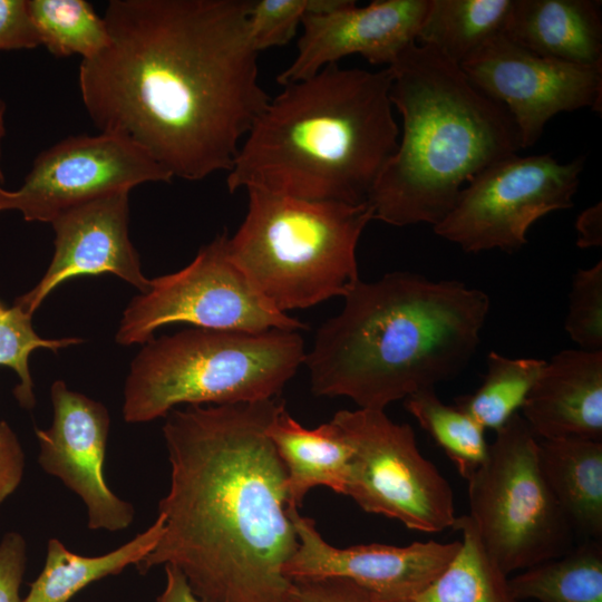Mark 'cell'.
Wrapping results in <instances>:
<instances>
[{
  "label": "cell",
  "mask_w": 602,
  "mask_h": 602,
  "mask_svg": "<svg viewBox=\"0 0 602 602\" xmlns=\"http://www.w3.org/2000/svg\"><path fill=\"white\" fill-rule=\"evenodd\" d=\"M129 191L100 196L69 207L50 224L55 252L39 282L18 297L14 304L33 315L61 283L81 275L114 274L137 288L151 285L129 233Z\"/></svg>",
  "instance_id": "cell-16"
},
{
  "label": "cell",
  "mask_w": 602,
  "mask_h": 602,
  "mask_svg": "<svg viewBox=\"0 0 602 602\" xmlns=\"http://www.w3.org/2000/svg\"><path fill=\"white\" fill-rule=\"evenodd\" d=\"M40 45L28 0H0V51L33 49Z\"/></svg>",
  "instance_id": "cell-33"
},
{
  "label": "cell",
  "mask_w": 602,
  "mask_h": 602,
  "mask_svg": "<svg viewBox=\"0 0 602 602\" xmlns=\"http://www.w3.org/2000/svg\"><path fill=\"white\" fill-rule=\"evenodd\" d=\"M166 582L156 602H206L192 590L185 575L174 565H165Z\"/></svg>",
  "instance_id": "cell-36"
},
{
  "label": "cell",
  "mask_w": 602,
  "mask_h": 602,
  "mask_svg": "<svg viewBox=\"0 0 602 602\" xmlns=\"http://www.w3.org/2000/svg\"><path fill=\"white\" fill-rule=\"evenodd\" d=\"M250 0H111L108 43L79 89L101 133L127 138L173 177L230 171L266 107L247 33Z\"/></svg>",
  "instance_id": "cell-1"
},
{
  "label": "cell",
  "mask_w": 602,
  "mask_h": 602,
  "mask_svg": "<svg viewBox=\"0 0 602 602\" xmlns=\"http://www.w3.org/2000/svg\"><path fill=\"white\" fill-rule=\"evenodd\" d=\"M480 387L456 398V407L484 429L498 430L521 409L545 360L509 358L491 351Z\"/></svg>",
  "instance_id": "cell-26"
},
{
  "label": "cell",
  "mask_w": 602,
  "mask_h": 602,
  "mask_svg": "<svg viewBox=\"0 0 602 602\" xmlns=\"http://www.w3.org/2000/svg\"><path fill=\"white\" fill-rule=\"evenodd\" d=\"M26 456L18 436L6 420H0V506L22 482Z\"/></svg>",
  "instance_id": "cell-35"
},
{
  "label": "cell",
  "mask_w": 602,
  "mask_h": 602,
  "mask_svg": "<svg viewBox=\"0 0 602 602\" xmlns=\"http://www.w3.org/2000/svg\"><path fill=\"white\" fill-rule=\"evenodd\" d=\"M226 231L203 245L182 270L151 280L125 308L115 336L120 346L144 344L167 324L260 333L307 326L270 305L231 256Z\"/></svg>",
  "instance_id": "cell-9"
},
{
  "label": "cell",
  "mask_w": 602,
  "mask_h": 602,
  "mask_svg": "<svg viewBox=\"0 0 602 602\" xmlns=\"http://www.w3.org/2000/svg\"><path fill=\"white\" fill-rule=\"evenodd\" d=\"M163 530V518L157 515L146 531L98 556L76 554L58 538H50L43 569L30 584L22 602H69L90 583L119 574L128 565H136L156 546Z\"/></svg>",
  "instance_id": "cell-22"
},
{
  "label": "cell",
  "mask_w": 602,
  "mask_h": 602,
  "mask_svg": "<svg viewBox=\"0 0 602 602\" xmlns=\"http://www.w3.org/2000/svg\"><path fill=\"white\" fill-rule=\"evenodd\" d=\"M517 601L602 602V541L583 540L565 554L508 579Z\"/></svg>",
  "instance_id": "cell-24"
},
{
  "label": "cell",
  "mask_w": 602,
  "mask_h": 602,
  "mask_svg": "<svg viewBox=\"0 0 602 602\" xmlns=\"http://www.w3.org/2000/svg\"><path fill=\"white\" fill-rule=\"evenodd\" d=\"M172 178L148 153L123 136H69L36 157L20 187L0 186V212L14 211L28 222L50 223L75 205Z\"/></svg>",
  "instance_id": "cell-12"
},
{
  "label": "cell",
  "mask_w": 602,
  "mask_h": 602,
  "mask_svg": "<svg viewBox=\"0 0 602 602\" xmlns=\"http://www.w3.org/2000/svg\"><path fill=\"white\" fill-rule=\"evenodd\" d=\"M28 7L40 43L56 57L88 59L108 43L104 18L85 0H28Z\"/></svg>",
  "instance_id": "cell-28"
},
{
  "label": "cell",
  "mask_w": 602,
  "mask_h": 602,
  "mask_svg": "<svg viewBox=\"0 0 602 602\" xmlns=\"http://www.w3.org/2000/svg\"><path fill=\"white\" fill-rule=\"evenodd\" d=\"M289 602H379L368 591L342 577L292 581Z\"/></svg>",
  "instance_id": "cell-32"
},
{
  "label": "cell",
  "mask_w": 602,
  "mask_h": 602,
  "mask_svg": "<svg viewBox=\"0 0 602 602\" xmlns=\"http://www.w3.org/2000/svg\"><path fill=\"white\" fill-rule=\"evenodd\" d=\"M544 479L575 535L602 538V441L561 437L538 440Z\"/></svg>",
  "instance_id": "cell-21"
},
{
  "label": "cell",
  "mask_w": 602,
  "mask_h": 602,
  "mask_svg": "<svg viewBox=\"0 0 602 602\" xmlns=\"http://www.w3.org/2000/svg\"><path fill=\"white\" fill-rule=\"evenodd\" d=\"M404 400L406 410L467 480L486 458L485 429L458 407L444 404L435 388L419 390Z\"/></svg>",
  "instance_id": "cell-27"
},
{
  "label": "cell",
  "mask_w": 602,
  "mask_h": 602,
  "mask_svg": "<svg viewBox=\"0 0 602 602\" xmlns=\"http://www.w3.org/2000/svg\"><path fill=\"white\" fill-rule=\"evenodd\" d=\"M391 81L388 67L369 71L332 64L283 86L240 146L229 191L368 203L399 142Z\"/></svg>",
  "instance_id": "cell-4"
},
{
  "label": "cell",
  "mask_w": 602,
  "mask_h": 602,
  "mask_svg": "<svg viewBox=\"0 0 602 602\" xmlns=\"http://www.w3.org/2000/svg\"><path fill=\"white\" fill-rule=\"evenodd\" d=\"M84 339L67 337L60 339L41 338L32 326V314L19 305H6L0 300V366L12 369L19 383L13 395L25 409L36 405L33 380L29 369V357L36 349L43 348L57 352L59 349L80 344Z\"/></svg>",
  "instance_id": "cell-29"
},
{
  "label": "cell",
  "mask_w": 602,
  "mask_h": 602,
  "mask_svg": "<svg viewBox=\"0 0 602 602\" xmlns=\"http://www.w3.org/2000/svg\"><path fill=\"white\" fill-rule=\"evenodd\" d=\"M6 136V104L3 100L0 99V186H2V183L4 181V175L2 172L1 166V157H2V143Z\"/></svg>",
  "instance_id": "cell-38"
},
{
  "label": "cell",
  "mask_w": 602,
  "mask_h": 602,
  "mask_svg": "<svg viewBox=\"0 0 602 602\" xmlns=\"http://www.w3.org/2000/svg\"><path fill=\"white\" fill-rule=\"evenodd\" d=\"M495 433L485 460L467 479V515L508 575L565 554L575 534L541 472L538 438L521 414Z\"/></svg>",
  "instance_id": "cell-8"
},
{
  "label": "cell",
  "mask_w": 602,
  "mask_h": 602,
  "mask_svg": "<svg viewBox=\"0 0 602 602\" xmlns=\"http://www.w3.org/2000/svg\"><path fill=\"white\" fill-rule=\"evenodd\" d=\"M27 563V544L18 532H8L0 541V602H22L19 590Z\"/></svg>",
  "instance_id": "cell-34"
},
{
  "label": "cell",
  "mask_w": 602,
  "mask_h": 602,
  "mask_svg": "<svg viewBox=\"0 0 602 602\" xmlns=\"http://www.w3.org/2000/svg\"><path fill=\"white\" fill-rule=\"evenodd\" d=\"M459 67L474 86L508 110L522 148L534 145L547 122L560 113L601 110L602 67L537 55L503 33Z\"/></svg>",
  "instance_id": "cell-13"
},
{
  "label": "cell",
  "mask_w": 602,
  "mask_h": 602,
  "mask_svg": "<svg viewBox=\"0 0 602 602\" xmlns=\"http://www.w3.org/2000/svg\"><path fill=\"white\" fill-rule=\"evenodd\" d=\"M343 298L305 355L311 390L375 410L459 375L491 305L479 289L412 272L359 280Z\"/></svg>",
  "instance_id": "cell-3"
},
{
  "label": "cell",
  "mask_w": 602,
  "mask_h": 602,
  "mask_svg": "<svg viewBox=\"0 0 602 602\" xmlns=\"http://www.w3.org/2000/svg\"><path fill=\"white\" fill-rule=\"evenodd\" d=\"M453 528L462 532L459 551L412 602H520L468 515L457 516Z\"/></svg>",
  "instance_id": "cell-25"
},
{
  "label": "cell",
  "mask_w": 602,
  "mask_h": 602,
  "mask_svg": "<svg viewBox=\"0 0 602 602\" xmlns=\"http://www.w3.org/2000/svg\"><path fill=\"white\" fill-rule=\"evenodd\" d=\"M584 158L560 163L550 154H512L477 173L435 233L468 253L514 252L533 223L573 206Z\"/></svg>",
  "instance_id": "cell-11"
},
{
  "label": "cell",
  "mask_w": 602,
  "mask_h": 602,
  "mask_svg": "<svg viewBox=\"0 0 602 602\" xmlns=\"http://www.w3.org/2000/svg\"><path fill=\"white\" fill-rule=\"evenodd\" d=\"M276 398L188 406L165 416L168 493L163 534L135 566L174 565L206 602H289L284 565L298 548L287 473L266 430Z\"/></svg>",
  "instance_id": "cell-2"
},
{
  "label": "cell",
  "mask_w": 602,
  "mask_h": 602,
  "mask_svg": "<svg viewBox=\"0 0 602 602\" xmlns=\"http://www.w3.org/2000/svg\"><path fill=\"white\" fill-rule=\"evenodd\" d=\"M231 256L280 312L344 297L360 280L357 245L373 220L369 203L317 202L247 190Z\"/></svg>",
  "instance_id": "cell-7"
},
{
  "label": "cell",
  "mask_w": 602,
  "mask_h": 602,
  "mask_svg": "<svg viewBox=\"0 0 602 602\" xmlns=\"http://www.w3.org/2000/svg\"><path fill=\"white\" fill-rule=\"evenodd\" d=\"M352 448L344 495L365 512L438 533L456 522L454 493L417 447L414 429L385 410H340L331 419Z\"/></svg>",
  "instance_id": "cell-10"
},
{
  "label": "cell",
  "mask_w": 602,
  "mask_h": 602,
  "mask_svg": "<svg viewBox=\"0 0 602 602\" xmlns=\"http://www.w3.org/2000/svg\"><path fill=\"white\" fill-rule=\"evenodd\" d=\"M266 434L284 466L291 506L299 508L317 486L344 495L352 448L332 420L307 429L283 407Z\"/></svg>",
  "instance_id": "cell-20"
},
{
  "label": "cell",
  "mask_w": 602,
  "mask_h": 602,
  "mask_svg": "<svg viewBox=\"0 0 602 602\" xmlns=\"http://www.w3.org/2000/svg\"><path fill=\"white\" fill-rule=\"evenodd\" d=\"M513 0H429L416 42L462 65L506 28Z\"/></svg>",
  "instance_id": "cell-23"
},
{
  "label": "cell",
  "mask_w": 602,
  "mask_h": 602,
  "mask_svg": "<svg viewBox=\"0 0 602 602\" xmlns=\"http://www.w3.org/2000/svg\"><path fill=\"white\" fill-rule=\"evenodd\" d=\"M388 68L402 133L368 203L373 220L434 227L477 173L522 149L520 133L502 104L430 47L415 42Z\"/></svg>",
  "instance_id": "cell-5"
},
{
  "label": "cell",
  "mask_w": 602,
  "mask_h": 602,
  "mask_svg": "<svg viewBox=\"0 0 602 602\" xmlns=\"http://www.w3.org/2000/svg\"><path fill=\"white\" fill-rule=\"evenodd\" d=\"M429 0L356 1L330 12L305 13L294 60L278 75L289 85L358 54L372 65L391 66L417 40Z\"/></svg>",
  "instance_id": "cell-17"
},
{
  "label": "cell",
  "mask_w": 602,
  "mask_h": 602,
  "mask_svg": "<svg viewBox=\"0 0 602 602\" xmlns=\"http://www.w3.org/2000/svg\"><path fill=\"white\" fill-rule=\"evenodd\" d=\"M52 424L35 428L38 464L77 494L87 508L90 530L117 532L132 525L134 506L107 485L105 457L110 417L101 402L70 390L62 380L50 387Z\"/></svg>",
  "instance_id": "cell-15"
},
{
  "label": "cell",
  "mask_w": 602,
  "mask_h": 602,
  "mask_svg": "<svg viewBox=\"0 0 602 602\" xmlns=\"http://www.w3.org/2000/svg\"><path fill=\"white\" fill-rule=\"evenodd\" d=\"M298 331L260 333L201 328L152 338L124 387L129 424L165 417L178 405H230L276 398L305 360Z\"/></svg>",
  "instance_id": "cell-6"
},
{
  "label": "cell",
  "mask_w": 602,
  "mask_h": 602,
  "mask_svg": "<svg viewBox=\"0 0 602 602\" xmlns=\"http://www.w3.org/2000/svg\"><path fill=\"white\" fill-rule=\"evenodd\" d=\"M298 548L283 573L290 581L342 577L368 591L379 602H412L449 564L460 541L434 540L407 546L361 544L346 548L330 545L315 522L290 507Z\"/></svg>",
  "instance_id": "cell-14"
},
{
  "label": "cell",
  "mask_w": 602,
  "mask_h": 602,
  "mask_svg": "<svg viewBox=\"0 0 602 602\" xmlns=\"http://www.w3.org/2000/svg\"><path fill=\"white\" fill-rule=\"evenodd\" d=\"M521 416L540 439L602 441V350L566 349L545 361Z\"/></svg>",
  "instance_id": "cell-18"
},
{
  "label": "cell",
  "mask_w": 602,
  "mask_h": 602,
  "mask_svg": "<svg viewBox=\"0 0 602 602\" xmlns=\"http://www.w3.org/2000/svg\"><path fill=\"white\" fill-rule=\"evenodd\" d=\"M503 35L544 57L602 67L601 1L513 0Z\"/></svg>",
  "instance_id": "cell-19"
},
{
  "label": "cell",
  "mask_w": 602,
  "mask_h": 602,
  "mask_svg": "<svg viewBox=\"0 0 602 602\" xmlns=\"http://www.w3.org/2000/svg\"><path fill=\"white\" fill-rule=\"evenodd\" d=\"M310 0H250L247 33L259 52L287 45L309 10Z\"/></svg>",
  "instance_id": "cell-31"
},
{
  "label": "cell",
  "mask_w": 602,
  "mask_h": 602,
  "mask_svg": "<svg viewBox=\"0 0 602 602\" xmlns=\"http://www.w3.org/2000/svg\"><path fill=\"white\" fill-rule=\"evenodd\" d=\"M564 329L584 350L602 348V262L573 275Z\"/></svg>",
  "instance_id": "cell-30"
},
{
  "label": "cell",
  "mask_w": 602,
  "mask_h": 602,
  "mask_svg": "<svg viewBox=\"0 0 602 602\" xmlns=\"http://www.w3.org/2000/svg\"><path fill=\"white\" fill-rule=\"evenodd\" d=\"M575 226L580 247L600 246L602 242L601 202L584 210L579 215Z\"/></svg>",
  "instance_id": "cell-37"
}]
</instances>
